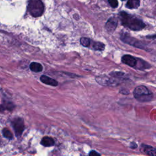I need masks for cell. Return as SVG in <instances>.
Here are the masks:
<instances>
[{
  "label": "cell",
  "instance_id": "1",
  "mask_svg": "<svg viewBox=\"0 0 156 156\" xmlns=\"http://www.w3.org/2000/svg\"><path fill=\"white\" fill-rule=\"evenodd\" d=\"M120 17L122 25L131 30L140 31L145 27V24L141 20L125 12H121L120 14Z\"/></svg>",
  "mask_w": 156,
  "mask_h": 156
},
{
  "label": "cell",
  "instance_id": "2",
  "mask_svg": "<svg viewBox=\"0 0 156 156\" xmlns=\"http://www.w3.org/2000/svg\"><path fill=\"white\" fill-rule=\"evenodd\" d=\"M28 11L33 17H40L44 12V5L41 0H29Z\"/></svg>",
  "mask_w": 156,
  "mask_h": 156
},
{
  "label": "cell",
  "instance_id": "3",
  "mask_svg": "<svg viewBox=\"0 0 156 156\" xmlns=\"http://www.w3.org/2000/svg\"><path fill=\"white\" fill-rule=\"evenodd\" d=\"M134 97L140 101H148L152 98V93L144 85L137 87L133 91Z\"/></svg>",
  "mask_w": 156,
  "mask_h": 156
},
{
  "label": "cell",
  "instance_id": "4",
  "mask_svg": "<svg viewBox=\"0 0 156 156\" xmlns=\"http://www.w3.org/2000/svg\"><path fill=\"white\" fill-rule=\"evenodd\" d=\"M12 124L16 132V136L18 137H20L25 129V125L23 119L20 118H17L13 120Z\"/></svg>",
  "mask_w": 156,
  "mask_h": 156
},
{
  "label": "cell",
  "instance_id": "5",
  "mask_svg": "<svg viewBox=\"0 0 156 156\" xmlns=\"http://www.w3.org/2000/svg\"><path fill=\"white\" fill-rule=\"evenodd\" d=\"M97 82L102 85L116 86L119 84L118 81L115 78H110L107 76H99L96 78Z\"/></svg>",
  "mask_w": 156,
  "mask_h": 156
},
{
  "label": "cell",
  "instance_id": "6",
  "mask_svg": "<svg viewBox=\"0 0 156 156\" xmlns=\"http://www.w3.org/2000/svg\"><path fill=\"white\" fill-rule=\"evenodd\" d=\"M121 40L129 44L130 45H132L135 47H138L140 48H144V45L142 44V43L140 41H138L137 40H136L135 39L132 38L130 36H126V34H124L123 36H121Z\"/></svg>",
  "mask_w": 156,
  "mask_h": 156
},
{
  "label": "cell",
  "instance_id": "7",
  "mask_svg": "<svg viewBox=\"0 0 156 156\" xmlns=\"http://www.w3.org/2000/svg\"><path fill=\"white\" fill-rule=\"evenodd\" d=\"M118 25V20L115 17L110 18L106 23V29L109 33H113Z\"/></svg>",
  "mask_w": 156,
  "mask_h": 156
},
{
  "label": "cell",
  "instance_id": "8",
  "mask_svg": "<svg viewBox=\"0 0 156 156\" xmlns=\"http://www.w3.org/2000/svg\"><path fill=\"white\" fill-rule=\"evenodd\" d=\"M121 61L123 64L130 67H134L137 64V59L130 55H124L121 58Z\"/></svg>",
  "mask_w": 156,
  "mask_h": 156
},
{
  "label": "cell",
  "instance_id": "9",
  "mask_svg": "<svg viewBox=\"0 0 156 156\" xmlns=\"http://www.w3.org/2000/svg\"><path fill=\"white\" fill-rule=\"evenodd\" d=\"M40 81L45 84L54 86V87L57 86V85H58V82L57 81H56L55 79H52L47 76H45V75H43L40 77Z\"/></svg>",
  "mask_w": 156,
  "mask_h": 156
},
{
  "label": "cell",
  "instance_id": "10",
  "mask_svg": "<svg viewBox=\"0 0 156 156\" xmlns=\"http://www.w3.org/2000/svg\"><path fill=\"white\" fill-rule=\"evenodd\" d=\"M141 151L150 156H156V149L151 146L143 144L141 146Z\"/></svg>",
  "mask_w": 156,
  "mask_h": 156
},
{
  "label": "cell",
  "instance_id": "11",
  "mask_svg": "<svg viewBox=\"0 0 156 156\" xmlns=\"http://www.w3.org/2000/svg\"><path fill=\"white\" fill-rule=\"evenodd\" d=\"M140 6V0H128L126 7L130 9H137Z\"/></svg>",
  "mask_w": 156,
  "mask_h": 156
},
{
  "label": "cell",
  "instance_id": "12",
  "mask_svg": "<svg viewBox=\"0 0 156 156\" xmlns=\"http://www.w3.org/2000/svg\"><path fill=\"white\" fill-rule=\"evenodd\" d=\"M41 144L43 145L44 146H52L54 144V140L49 137H45L42 138L41 141Z\"/></svg>",
  "mask_w": 156,
  "mask_h": 156
},
{
  "label": "cell",
  "instance_id": "13",
  "mask_svg": "<svg viewBox=\"0 0 156 156\" xmlns=\"http://www.w3.org/2000/svg\"><path fill=\"white\" fill-rule=\"evenodd\" d=\"M30 69L33 71L38 73V72H41L43 70V67L39 63L33 62L30 65Z\"/></svg>",
  "mask_w": 156,
  "mask_h": 156
},
{
  "label": "cell",
  "instance_id": "14",
  "mask_svg": "<svg viewBox=\"0 0 156 156\" xmlns=\"http://www.w3.org/2000/svg\"><path fill=\"white\" fill-rule=\"evenodd\" d=\"M92 47L94 50H98V51H103L105 48V45L101 43V42H93L92 44Z\"/></svg>",
  "mask_w": 156,
  "mask_h": 156
},
{
  "label": "cell",
  "instance_id": "15",
  "mask_svg": "<svg viewBox=\"0 0 156 156\" xmlns=\"http://www.w3.org/2000/svg\"><path fill=\"white\" fill-rule=\"evenodd\" d=\"M80 42L81 44L84 47H88L90 45V43L91 41L88 38H85V37H82L80 39Z\"/></svg>",
  "mask_w": 156,
  "mask_h": 156
},
{
  "label": "cell",
  "instance_id": "16",
  "mask_svg": "<svg viewBox=\"0 0 156 156\" xmlns=\"http://www.w3.org/2000/svg\"><path fill=\"white\" fill-rule=\"evenodd\" d=\"M3 134L6 138H7L8 139H12L13 138V135H12V132L8 129H3Z\"/></svg>",
  "mask_w": 156,
  "mask_h": 156
},
{
  "label": "cell",
  "instance_id": "17",
  "mask_svg": "<svg viewBox=\"0 0 156 156\" xmlns=\"http://www.w3.org/2000/svg\"><path fill=\"white\" fill-rule=\"evenodd\" d=\"M108 2L110 4V5L113 8H116L118 7V0H108Z\"/></svg>",
  "mask_w": 156,
  "mask_h": 156
},
{
  "label": "cell",
  "instance_id": "18",
  "mask_svg": "<svg viewBox=\"0 0 156 156\" xmlns=\"http://www.w3.org/2000/svg\"><path fill=\"white\" fill-rule=\"evenodd\" d=\"M89 156H101L100 154L97 152L96 151H92L90 154H89Z\"/></svg>",
  "mask_w": 156,
  "mask_h": 156
},
{
  "label": "cell",
  "instance_id": "19",
  "mask_svg": "<svg viewBox=\"0 0 156 156\" xmlns=\"http://www.w3.org/2000/svg\"><path fill=\"white\" fill-rule=\"evenodd\" d=\"M122 1H124V0H122Z\"/></svg>",
  "mask_w": 156,
  "mask_h": 156
}]
</instances>
